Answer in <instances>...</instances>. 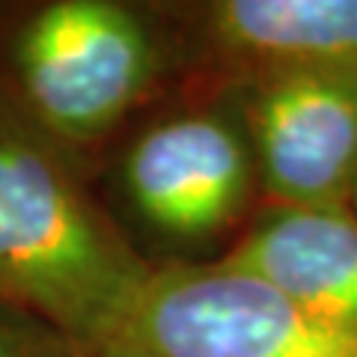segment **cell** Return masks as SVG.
Here are the masks:
<instances>
[{"instance_id":"obj_3","label":"cell","mask_w":357,"mask_h":357,"mask_svg":"<svg viewBox=\"0 0 357 357\" xmlns=\"http://www.w3.org/2000/svg\"><path fill=\"white\" fill-rule=\"evenodd\" d=\"M158 72V39L137 9L57 0L15 33L9 93L60 146H89L146 98Z\"/></svg>"},{"instance_id":"obj_7","label":"cell","mask_w":357,"mask_h":357,"mask_svg":"<svg viewBox=\"0 0 357 357\" xmlns=\"http://www.w3.org/2000/svg\"><path fill=\"white\" fill-rule=\"evenodd\" d=\"M223 262L304 310L357 325V218L349 206H271Z\"/></svg>"},{"instance_id":"obj_6","label":"cell","mask_w":357,"mask_h":357,"mask_svg":"<svg viewBox=\"0 0 357 357\" xmlns=\"http://www.w3.org/2000/svg\"><path fill=\"white\" fill-rule=\"evenodd\" d=\"M203 57L232 86L357 69V0H215L197 6Z\"/></svg>"},{"instance_id":"obj_9","label":"cell","mask_w":357,"mask_h":357,"mask_svg":"<svg viewBox=\"0 0 357 357\" xmlns=\"http://www.w3.org/2000/svg\"><path fill=\"white\" fill-rule=\"evenodd\" d=\"M349 208H351V215L357 218V176H354V185H351V197H349Z\"/></svg>"},{"instance_id":"obj_8","label":"cell","mask_w":357,"mask_h":357,"mask_svg":"<svg viewBox=\"0 0 357 357\" xmlns=\"http://www.w3.org/2000/svg\"><path fill=\"white\" fill-rule=\"evenodd\" d=\"M0 357H77L72 345L42 321L0 304Z\"/></svg>"},{"instance_id":"obj_5","label":"cell","mask_w":357,"mask_h":357,"mask_svg":"<svg viewBox=\"0 0 357 357\" xmlns=\"http://www.w3.org/2000/svg\"><path fill=\"white\" fill-rule=\"evenodd\" d=\"M122 185L152 229L178 241L218 236L244 211L256 185L244 122L215 107L152 122L126 152Z\"/></svg>"},{"instance_id":"obj_1","label":"cell","mask_w":357,"mask_h":357,"mask_svg":"<svg viewBox=\"0 0 357 357\" xmlns=\"http://www.w3.org/2000/svg\"><path fill=\"white\" fill-rule=\"evenodd\" d=\"M152 265L119 236L63 146L0 86V304L93 351L131 307Z\"/></svg>"},{"instance_id":"obj_4","label":"cell","mask_w":357,"mask_h":357,"mask_svg":"<svg viewBox=\"0 0 357 357\" xmlns=\"http://www.w3.org/2000/svg\"><path fill=\"white\" fill-rule=\"evenodd\" d=\"M256 178L274 206H349L357 176V69H310L241 89Z\"/></svg>"},{"instance_id":"obj_2","label":"cell","mask_w":357,"mask_h":357,"mask_svg":"<svg viewBox=\"0 0 357 357\" xmlns=\"http://www.w3.org/2000/svg\"><path fill=\"white\" fill-rule=\"evenodd\" d=\"M84 357H357V325L304 310L227 262L152 268Z\"/></svg>"}]
</instances>
